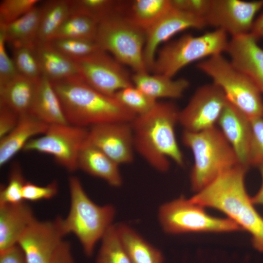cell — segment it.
<instances>
[{"label":"cell","instance_id":"46","mask_svg":"<svg viewBox=\"0 0 263 263\" xmlns=\"http://www.w3.org/2000/svg\"><path fill=\"white\" fill-rule=\"evenodd\" d=\"M262 31H263V12L255 19L250 33L258 39L259 35Z\"/></svg>","mask_w":263,"mask_h":263},{"label":"cell","instance_id":"16","mask_svg":"<svg viewBox=\"0 0 263 263\" xmlns=\"http://www.w3.org/2000/svg\"><path fill=\"white\" fill-rule=\"evenodd\" d=\"M206 26L203 18L172 7L146 32L144 56L149 71L161 44L182 31L201 29Z\"/></svg>","mask_w":263,"mask_h":263},{"label":"cell","instance_id":"8","mask_svg":"<svg viewBox=\"0 0 263 263\" xmlns=\"http://www.w3.org/2000/svg\"><path fill=\"white\" fill-rule=\"evenodd\" d=\"M197 67L222 90L227 100L249 119L263 117L262 94L253 82L222 54L200 61Z\"/></svg>","mask_w":263,"mask_h":263},{"label":"cell","instance_id":"47","mask_svg":"<svg viewBox=\"0 0 263 263\" xmlns=\"http://www.w3.org/2000/svg\"><path fill=\"white\" fill-rule=\"evenodd\" d=\"M261 37H263V31H262L259 35V38Z\"/></svg>","mask_w":263,"mask_h":263},{"label":"cell","instance_id":"6","mask_svg":"<svg viewBox=\"0 0 263 263\" xmlns=\"http://www.w3.org/2000/svg\"><path fill=\"white\" fill-rule=\"evenodd\" d=\"M146 32L135 25L124 13L117 12L98 24L95 42L134 73L149 72L144 60Z\"/></svg>","mask_w":263,"mask_h":263},{"label":"cell","instance_id":"22","mask_svg":"<svg viewBox=\"0 0 263 263\" xmlns=\"http://www.w3.org/2000/svg\"><path fill=\"white\" fill-rule=\"evenodd\" d=\"M29 114L49 125L69 124L51 81L43 76L38 81Z\"/></svg>","mask_w":263,"mask_h":263},{"label":"cell","instance_id":"39","mask_svg":"<svg viewBox=\"0 0 263 263\" xmlns=\"http://www.w3.org/2000/svg\"><path fill=\"white\" fill-rule=\"evenodd\" d=\"M57 182L54 181L45 186L26 182L23 188V200L37 201L52 198L57 193Z\"/></svg>","mask_w":263,"mask_h":263},{"label":"cell","instance_id":"20","mask_svg":"<svg viewBox=\"0 0 263 263\" xmlns=\"http://www.w3.org/2000/svg\"><path fill=\"white\" fill-rule=\"evenodd\" d=\"M119 166L87 139L78 154V168L114 187H119L123 183Z\"/></svg>","mask_w":263,"mask_h":263},{"label":"cell","instance_id":"14","mask_svg":"<svg viewBox=\"0 0 263 263\" xmlns=\"http://www.w3.org/2000/svg\"><path fill=\"white\" fill-rule=\"evenodd\" d=\"M66 235L62 218L44 221L36 219L23 233L17 244L27 263H49Z\"/></svg>","mask_w":263,"mask_h":263},{"label":"cell","instance_id":"44","mask_svg":"<svg viewBox=\"0 0 263 263\" xmlns=\"http://www.w3.org/2000/svg\"><path fill=\"white\" fill-rule=\"evenodd\" d=\"M49 263H75L70 244L64 241Z\"/></svg>","mask_w":263,"mask_h":263},{"label":"cell","instance_id":"24","mask_svg":"<svg viewBox=\"0 0 263 263\" xmlns=\"http://www.w3.org/2000/svg\"><path fill=\"white\" fill-rule=\"evenodd\" d=\"M38 80L18 75L0 87V106L9 108L20 116L29 114Z\"/></svg>","mask_w":263,"mask_h":263},{"label":"cell","instance_id":"30","mask_svg":"<svg viewBox=\"0 0 263 263\" xmlns=\"http://www.w3.org/2000/svg\"><path fill=\"white\" fill-rule=\"evenodd\" d=\"M71 14L89 17L98 23L117 12H124L125 2L113 0H70Z\"/></svg>","mask_w":263,"mask_h":263},{"label":"cell","instance_id":"28","mask_svg":"<svg viewBox=\"0 0 263 263\" xmlns=\"http://www.w3.org/2000/svg\"><path fill=\"white\" fill-rule=\"evenodd\" d=\"M172 7L170 0H134L126 2L124 14L146 32Z\"/></svg>","mask_w":263,"mask_h":263},{"label":"cell","instance_id":"23","mask_svg":"<svg viewBox=\"0 0 263 263\" xmlns=\"http://www.w3.org/2000/svg\"><path fill=\"white\" fill-rule=\"evenodd\" d=\"M132 78L134 86L156 101L161 98H179L189 85L185 78L175 79L163 75L150 74L149 72L134 73Z\"/></svg>","mask_w":263,"mask_h":263},{"label":"cell","instance_id":"43","mask_svg":"<svg viewBox=\"0 0 263 263\" xmlns=\"http://www.w3.org/2000/svg\"><path fill=\"white\" fill-rule=\"evenodd\" d=\"M0 263H27L19 246L17 244L0 252Z\"/></svg>","mask_w":263,"mask_h":263},{"label":"cell","instance_id":"40","mask_svg":"<svg viewBox=\"0 0 263 263\" xmlns=\"http://www.w3.org/2000/svg\"><path fill=\"white\" fill-rule=\"evenodd\" d=\"M6 43L4 35L0 31V87L19 75L12 57L7 52Z\"/></svg>","mask_w":263,"mask_h":263},{"label":"cell","instance_id":"38","mask_svg":"<svg viewBox=\"0 0 263 263\" xmlns=\"http://www.w3.org/2000/svg\"><path fill=\"white\" fill-rule=\"evenodd\" d=\"M251 137L249 152V166H263V117L250 120Z\"/></svg>","mask_w":263,"mask_h":263},{"label":"cell","instance_id":"45","mask_svg":"<svg viewBox=\"0 0 263 263\" xmlns=\"http://www.w3.org/2000/svg\"><path fill=\"white\" fill-rule=\"evenodd\" d=\"M258 168L261 177V184L257 192L254 196L251 197V200L254 205L263 206V166Z\"/></svg>","mask_w":263,"mask_h":263},{"label":"cell","instance_id":"21","mask_svg":"<svg viewBox=\"0 0 263 263\" xmlns=\"http://www.w3.org/2000/svg\"><path fill=\"white\" fill-rule=\"evenodd\" d=\"M49 125L30 114L20 116L15 128L0 141V166L7 163L18 152L23 149L33 137L43 134Z\"/></svg>","mask_w":263,"mask_h":263},{"label":"cell","instance_id":"42","mask_svg":"<svg viewBox=\"0 0 263 263\" xmlns=\"http://www.w3.org/2000/svg\"><path fill=\"white\" fill-rule=\"evenodd\" d=\"M19 117L20 116L9 108L0 106V139L15 128Z\"/></svg>","mask_w":263,"mask_h":263},{"label":"cell","instance_id":"1","mask_svg":"<svg viewBox=\"0 0 263 263\" xmlns=\"http://www.w3.org/2000/svg\"><path fill=\"white\" fill-rule=\"evenodd\" d=\"M247 169L237 165L189 199L204 207L224 213L250 234L254 248L263 252V217L255 208L246 189L245 176Z\"/></svg>","mask_w":263,"mask_h":263},{"label":"cell","instance_id":"9","mask_svg":"<svg viewBox=\"0 0 263 263\" xmlns=\"http://www.w3.org/2000/svg\"><path fill=\"white\" fill-rule=\"evenodd\" d=\"M204 207L180 196L162 204L157 218L162 230L169 234L193 232H229L240 227L229 218L208 214Z\"/></svg>","mask_w":263,"mask_h":263},{"label":"cell","instance_id":"34","mask_svg":"<svg viewBox=\"0 0 263 263\" xmlns=\"http://www.w3.org/2000/svg\"><path fill=\"white\" fill-rule=\"evenodd\" d=\"M113 96L136 115L143 114L149 112L157 101L148 96L133 85L120 90Z\"/></svg>","mask_w":263,"mask_h":263},{"label":"cell","instance_id":"3","mask_svg":"<svg viewBox=\"0 0 263 263\" xmlns=\"http://www.w3.org/2000/svg\"><path fill=\"white\" fill-rule=\"evenodd\" d=\"M51 83L69 124L86 128L109 122H131L137 116L114 96L89 86L79 75Z\"/></svg>","mask_w":263,"mask_h":263},{"label":"cell","instance_id":"27","mask_svg":"<svg viewBox=\"0 0 263 263\" xmlns=\"http://www.w3.org/2000/svg\"><path fill=\"white\" fill-rule=\"evenodd\" d=\"M39 3L18 19L0 26V31L11 48L37 43L40 15Z\"/></svg>","mask_w":263,"mask_h":263},{"label":"cell","instance_id":"41","mask_svg":"<svg viewBox=\"0 0 263 263\" xmlns=\"http://www.w3.org/2000/svg\"><path fill=\"white\" fill-rule=\"evenodd\" d=\"M170 1L173 8L203 18L210 3V0H170Z\"/></svg>","mask_w":263,"mask_h":263},{"label":"cell","instance_id":"32","mask_svg":"<svg viewBox=\"0 0 263 263\" xmlns=\"http://www.w3.org/2000/svg\"><path fill=\"white\" fill-rule=\"evenodd\" d=\"M100 241L96 263H132L115 224L109 228Z\"/></svg>","mask_w":263,"mask_h":263},{"label":"cell","instance_id":"15","mask_svg":"<svg viewBox=\"0 0 263 263\" xmlns=\"http://www.w3.org/2000/svg\"><path fill=\"white\" fill-rule=\"evenodd\" d=\"M87 141L119 165L133 160L134 148L131 122H109L92 126L88 130Z\"/></svg>","mask_w":263,"mask_h":263},{"label":"cell","instance_id":"35","mask_svg":"<svg viewBox=\"0 0 263 263\" xmlns=\"http://www.w3.org/2000/svg\"><path fill=\"white\" fill-rule=\"evenodd\" d=\"M56 50L73 60L89 55L100 48L95 41L55 38L48 41Z\"/></svg>","mask_w":263,"mask_h":263},{"label":"cell","instance_id":"25","mask_svg":"<svg viewBox=\"0 0 263 263\" xmlns=\"http://www.w3.org/2000/svg\"><path fill=\"white\" fill-rule=\"evenodd\" d=\"M36 48L41 75L51 82L78 75L75 61L56 50L48 41H37Z\"/></svg>","mask_w":263,"mask_h":263},{"label":"cell","instance_id":"13","mask_svg":"<svg viewBox=\"0 0 263 263\" xmlns=\"http://www.w3.org/2000/svg\"><path fill=\"white\" fill-rule=\"evenodd\" d=\"M227 102L222 90L212 83L199 87L180 110L179 123L185 131L199 132L215 126Z\"/></svg>","mask_w":263,"mask_h":263},{"label":"cell","instance_id":"37","mask_svg":"<svg viewBox=\"0 0 263 263\" xmlns=\"http://www.w3.org/2000/svg\"><path fill=\"white\" fill-rule=\"evenodd\" d=\"M40 1L38 0H3L0 2V26L20 18Z\"/></svg>","mask_w":263,"mask_h":263},{"label":"cell","instance_id":"12","mask_svg":"<svg viewBox=\"0 0 263 263\" xmlns=\"http://www.w3.org/2000/svg\"><path fill=\"white\" fill-rule=\"evenodd\" d=\"M263 7V0H210L204 16L207 25L224 31L231 38L251 32L255 17Z\"/></svg>","mask_w":263,"mask_h":263},{"label":"cell","instance_id":"33","mask_svg":"<svg viewBox=\"0 0 263 263\" xmlns=\"http://www.w3.org/2000/svg\"><path fill=\"white\" fill-rule=\"evenodd\" d=\"M36 45V43L11 47L12 58L19 75L38 80L42 75Z\"/></svg>","mask_w":263,"mask_h":263},{"label":"cell","instance_id":"18","mask_svg":"<svg viewBox=\"0 0 263 263\" xmlns=\"http://www.w3.org/2000/svg\"><path fill=\"white\" fill-rule=\"evenodd\" d=\"M240 164L247 168L251 137V125L242 112L228 101L217 122Z\"/></svg>","mask_w":263,"mask_h":263},{"label":"cell","instance_id":"5","mask_svg":"<svg viewBox=\"0 0 263 263\" xmlns=\"http://www.w3.org/2000/svg\"><path fill=\"white\" fill-rule=\"evenodd\" d=\"M70 207L67 216L62 218L65 234H74L79 240L84 254L91 256L95 245L113 225L115 207L110 204L98 205L85 191L79 180L69 179Z\"/></svg>","mask_w":263,"mask_h":263},{"label":"cell","instance_id":"36","mask_svg":"<svg viewBox=\"0 0 263 263\" xmlns=\"http://www.w3.org/2000/svg\"><path fill=\"white\" fill-rule=\"evenodd\" d=\"M26 182L20 167L18 165H14L8 184L0 187V205L17 204L24 201L22 191Z\"/></svg>","mask_w":263,"mask_h":263},{"label":"cell","instance_id":"31","mask_svg":"<svg viewBox=\"0 0 263 263\" xmlns=\"http://www.w3.org/2000/svg\"><path fill=\"white\" fill-rule=\"evenodd\" d=\"M98 24V22L89 17L70 14L52 39L68 38L95 41Z\"/></svg>","mask_w":263,"mask_h":263},{"label":"cell","instance_id":"11","mask_svg":"<svg viewBox=\"0 0 263 263\" xmlns=\"http://www.w3.org/2000/svg\"><path fill=\"white\" fill-rule=\"evenodd\" d=\"M74 61L82 79L106 95L113 96L120 90L133 85L132 75L125 66L100 49Z\"/></svg>","mask_w":263,"mask_h":263},{"label":"cell","instance_id":"29","mask_svg":"<svg viewBox=\"0 0 263 263\" xmlns=\"http://www.w3.org/2000/svg\"><path fill=\"white\" fill-rule=\"evenodd\" d=\"M40 2L37 41L47 42L53 38L70 15V0H49Z\"/></svg>","mask_w":263,"mask_h":263},{"label":"cell","instance_id":"7","mask_svg":"<svg viewBox=\"0 0 263 263\" xmlns=\"http://www.w3.org/2000/svg\"><path fill=\"white\" fill-rule=\"evenodd\" d=\"M227 36L217 29L200 36L184 35L158 49L150 71L173 78L194 61L225 52L229 41Z\"/></svg>","mask_w":263,"mask_h":263},{"label":"cell","instance_id":"2","mask_svg":"<svg viewBox=\"0 0 263 263\" xmlns=\"http://www.w3.org/2000/svg\"><path fill=\"white\" fill-rule=\"evenodd\" d=\"M180 110L172 102L157 101L150 110L131 122L134 150L161 172L169 170V159L179 166L184 164L175 134Z\"/></svg>","mask_w":263,"mask_h":263},{"label":"cell","instance_id":"10","mask_svg":"<svg viewBox=\"0 0 263 263\" xmlns=\"http://www.w3.org/2000/svg\"><path fill=\"white\" fill-rule=\"evenodd\" d=\"M88 134L85 128L69 124L51 125L40 137L30 139L23 150L51 155L60 165L73 171L78 169V154Z\"/></svg>","mask_w":263,"mask_h":263},{"label":"cell","instance_id":"17","mask_svg":"<svg viewBox=\"0 0 263 263\" xmlns=\"http://www.w3.org/2000/svg\"><path fill=\"white\" fill-rule=\"evenodd\" d=\"M251 33L231 38L225 52L229 60L245 75L263 94V49Z\"/></svg>","mask_w":263,"mask_h":263},{"label":"cell","instance_id":"19","mask_svg":"<svg viewBox=\"0 0 263 263\" xmlns=\"http://www.w3.org/2000/svg\"><path fill=\"white\" fill-rule=\"evenodd\" d=\"M36 219L32 208L23 201L0 205V252L17 245Z\"/></svg>","mask_w":263,"mask_h":263},{"label":"cell","instance_id":"4","mask_svg":"<svg viewBox=\"0 0 263 263\" xmlns=\"http://www.w3.org/2000/svg\"><path fill=\"white\" fill-rule=\"evenodd\" d=\"M182 140L193 156L190 182L195 192L240 164L233 149L216 126L199 132L184 130Z\"/></svg>","mask_w":263,"mask_h":263},{"label":"cell","instance_id":"26","mask_svg":"<svg viewBox=\"0 0 263 263\" xmlns=\"http://www.w3.org/2000/svg\"><path fill=\"white\" fill-rule=\"evenodd\" d=\"M115 225L132 263H165L161 251L136 230L125 223Z\"/></svg>","mask_w":263,"mask_h":263}]
</instances>
